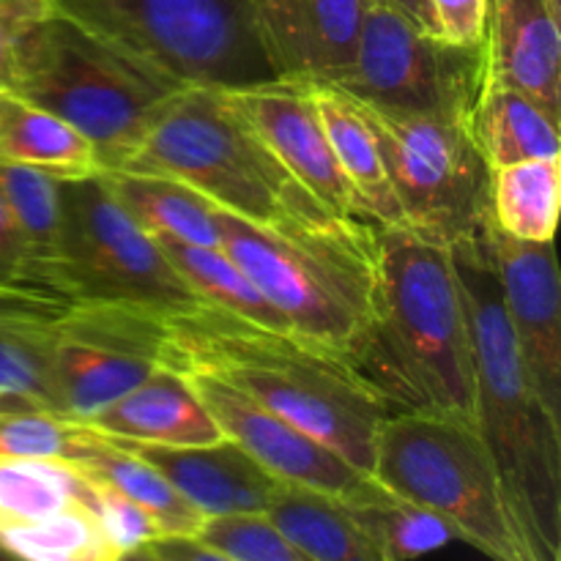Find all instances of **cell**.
Listing matches in <instances>:
<instances>
[{
    "instance_id": "1",
    "label": "cell",
    "mask_w": 561,
    "mask_h": 561,
    "mask_svg": "<svg viewBox=\"0 0 561 561\" xmlns=\"http://www.w3.org/2000/svg\"><path fill=\"white\" fill-rule=\"evenodd\" d=\"M162 365L214 373L373 477L378 427L394 409L343 356L201 305L168 318Z\"/></svg>"
},
{
    "instance_id": "2",
    "label": "cell",
    "mask_w": 561,
    "mask_h": 561,
    "mask_svg": "<svg viewBox=\"0 0 561 561\" xmlns=\"http://www.w3.org/2000/svg\"><path fill=\"white\" fill-rule=\"evenodd\" d=\"M394 411L474 420V345L447 247L376 228V310L354 362Z\"/></svg>"
},
{
    "instance_id": "3",
    "label": "cell",
    "mask_w": 561,
    "mask_h": 561,
    "mask_svg": "<svg viewBox=\"0 0 561 561\" xmlns=\"http://www.w3.org/2000/svg\"><path fill=\"white\" fill-rule=\"evenodd\" d=\"M471 345L474 425L502 480L529 561H561V422L526 378L502 305L491 239L449 247Z\"/></svg>"
},
{
    "instance_id": "4",
    "label": "cell",
    "mask_w": 561,
    "mask_h": 561,
    "mask_svg": "<svg viewBox=\"0 0 561 561\" xmlns=\"http://www.w3.org/2000/svg\"><path fill=\"white\" fill-rule=\"evenodd\" d=\"M118 170L179 181L219 211L261 228L316 230L351 222L329 214L290 175L219 88L181 85L168 93Z\"/></svg>"
},
{
    "instance_id": "5",
    "label": "cell",
    "mask_w": 561,
    "mask_h": 561,
    "mask_svg": "<svg viewBox=\"0 0 561 561\" xmlns=\"http://www.w3.org/2000/svg\"><path fill=\"white\" fill-rule=\"evenodd\" d=\"M222 250L290 332L354 365L376 310V222L272 230L217 208Z\"/></svg>"
},
{
    "instance_id": "6",
    "label": "cell",
    "mask_w": 561,
    "mask_h": 561,
    "mask_svg": "<svg viewBox=\"0 0 561 561\" xmlns=\"http://www.w3.org/2000/svg\"><path fill=\"white\" fill-rule=\"evenodd\" d=\"M373 480L427 510L491 561H529L474 420L392 411L376 436Z\"/></svg>"
},
{
    "instance_id": "7",
    "label": "cell",
    "mask_w": 561,
    "mask_h": 561,
    "mask_svg": "<svg viewBox=\"0 0 561 561\" xmlns=\"http://www.w3.org/2000/svg\"><path fill=\"white\" fill-rule=\"evenodd\" d=\"M175 88L181 85L126 58L58 11L22 44L11 93L80 131L96 151L99 168L118 170Z\"/></svg>"
},
{
    "instance_id": "8",
    "label": "cell",
    "mask_w": 561,
    "mask_h": 561,
    "mask_svg": "<svg viewBox=\"0 0 561 561\" xmlns=\"http://www.w3.org/2000/svg\"><path fill=\"white\" fill-rule=\"evenodd\" d=\"M69 20L175 85L274 80L250 0H53Z\"/></svg>"
},
{
    "instance_id": "9",
    "label": "cell",
    "mask_w": 561,
    "mask_h": 561,
    "mask_svg": "<svg viewBox=\"0 0 561 561\" xmlns=\"http://www.w3.org/2000/svg\"><path fill=\"white\" fill-rule=\"evenodd\" d=\"M356 104L376 135L403 228L447 250L491 239V164L471 126Z\"/></svg>"
},
{
    "instance_id": "10",
    "label": "cell",
    "mask_w": 561,
    "mask_h": 561,
    "mask_svg": "<svg viewBox=\"0 0 561 561\" xmlns=\"http://www.w3.org/2000/svg\"><path fill=\"white\" fill-rule=\"evenodd\" d=\"M60 206L58 294L64 299L129 305L168 318L203 305L159 241L115 201L102 173L60 181Z\"/></svg>"
},
{
    "instance_id": "11",
    "label": "cell",
    "mask_w": 561,
    "mask_h": 561,
    "mask_svg": "<svg viewBox=\"0 0 561 561\" xmlns=\"http://www.w3.org/2000/svg\"><path fill=\"white\" fill-rule=\"evenodd\" d=\"M485 80V42L453 44L416 27L400 11L367 0L354 64L329 85L383 113L471 126Z\"/></svg>"
},
{
    "instance_id": "12",
    "label": "cell",
    "mask_w": 561,
    "mask_h": 561,
    "mask_svg": "<svg viewBox=\"0 0 561 561\" xmlns=\"http://www.w3.org/2000/svg\"><path fill=\"white\" fill-rule=\"evenodd\" d=\"M168 316L129 305L75 301L49 329L44 405L88 425L162 365Z\"/></svg>"
},
{
    "instance_id": "13",
    "label": "cell",
    "mask_w": 561,
    "mask_h": 561,
    "mask_svg": "<svg viewBox=\"0 0 561 561\" xmlns=\"http://www.w3.org/2000/svg\"><path fill=\"white\" fill-rule=\"evenodd\" d=\"M175 370L184 373L222 436L239 444L285 485L337 499L340 504L362 502L378 491L373 477L362 474L327 444L257 405L214 373L201 367H175Z\"/></svg>"
},
{
    "instance_id": "14",
    "label": "cell",
    "mask_w": 561,
    "mask_h": 561,
    "mask_svg": "<svg viewBox=\"0 0 561 561\" xmlns=\"http://www.w3.org/2000/svg\"><path fill=\"white\" fill-rule=\"evenodd\" d=\"M219 91L329 214L351 222H370L329 146L312 80L277 77L257 85Z\"/></svg>"
},
{
    "instance_id": "15",
    "label": "cell",
    "mask_w": 561,
    "mask_h": 561,
    "mask_svg": "<svg viewBox=\"0 0 561 561\" xmlns=\"http://www.w3.org/2000/svg\"><path fill=\"white\" fill-rule=\"evenodd\" d=\"M491 255L526 378L561 422V279L553 241H518L493 228Z\"/></svg>"
},
{
    "instance_id": "16",
    "label": "cell",
    "mask_w": 561,
    "mask_h": 561,
    "mask_svg": "<svg viewBox=\"0 0 561 561\" xmlns=\"http://www.w3.org/2000/svg\"><path fill=\"white\" fill-rule=\"evenodd\" d=\"M274 80L337 82L354 64L367 0H250Z\"/></svg>"
},
{
    "instance_id": "17",
    "label": "cell",
    "mask_w": 561,
    "mask_h": 561,
    "mask_svg": "<svg viewBox=\"0 0 561 561\" xmlns=\"http://www.w3.org/2000/svg\"><path fill=\"white\" fill-rule=\"evenodd\" d=\"M113 442L162 471L170 485L186 502L195 504L206 518L266 515V510L285 488V482L268 474L252 455H247L230 438L203 444V447H153V444H137L126 438H113Z\"/></svg>"
},
{
    "instance_id": "18",
    "label": "cell",
    "mask_w": 561,
    "mask_h": 561,
    "mask_svg": "<svg viewBox=\"0 0 561 561\" xmlns=\"http://www.w3.org/2000/svg\"><path fill=\"white\" fill-rule=\"evenodd\" d=\"M561 0H488V71L561 121Z\"/></svg>"
},
{
    "instance_id": "19",
    "label": "cell",
    "mask_w": 561,
    "mask_h": 561,
    "mask_svg": "<svg viewBox=\"0 0 561 561\" xmlns=\"http://www.w3.org/2000/svg\"><path fill=\"white\" fill-rule=\"evenodd\" d=\"M85 427L153 447H203L225 438L184 373L170 365H159Z\"/></svg>"
},
{
    "instance_id": "20",
    "label": "cell",
    "mask_w": 561,
    "mask_h": 561,
    "mask_svg": "<svg viewBox=\"0 0 561 561\" xmlns=\"http://www.w3.org/2000/svg\"><path fill=\"white\" fill-rule=\"evenodd\" d=\"M312 91H316V102L334 159L359 195L370 222L383 225V228H403V217H400L398 201L389 186L376 135H373L356 99L321 80H312Z\"/></svg>"
},
{
    "instance_id": "21",
    "label": "cell",
    "mask_w": 561,
    "mask_h": 561,
    "mask_svg": "<svg viewBox=\"0 0 561 561\" xmlns=\"http://www.w3.org/2000/svg\"><path fill=\"white\" fill-rule=\"evenodd\" d=\"M115 201L131 214L153 239L195 247H222L217 206L190 186L157 173L137 170H99Z\"/></svg>"
},
{
    "instance_id": "22",
    "label": "cell",
    "mask_w": 561,
    "mask_h": 561,
    "mask_svg": "<svg viewBox=\"0 0 561 561\" xmlns=\"http://www.w3.org/2000/svg\"><path fill=\"white\" fill-rule=\"evenodd\" d=\"M0 162L31 168L58 181L99 173L91 142L58 115L14 93H0Z\"/></svg>"
},
{
    "instance_id": "23",
    "label": "cell",
    "mask_w": 561,
    "mask_h": 561,
    "mask_svg": "<svg viewBox=\"0 0 561 561\" xmlns=\"http://www.w3.org/2000/svg\"><path fill=\"white\" fill-rule=\"evenodd\" d=\"M77 469L96 480L107 482L115 491L124 493L135 504H140L148 515L159 524L164 537H195L206 524V515L186 502L162 471L153 469L148 460L131 449L121 447L113 438L88 427V438L77 458L71 460Z\"/></svg>"
},
{
    "instance_id": "24",
    "label": "cell",
    "mask_w": 561,
    "mask_h": 561,
    "mask_svg": "<svg viewBox=\"0 0 561 561\" xmlns=\"http://www.w3.org/2000/svg\"><path fill=\"white\" fill-rule=\"evenodd\" d=\"M471 135L491 170L526 159H559L561 153L559 121L491 71L471 115Z\"/></svg>"
},
{
    "instance_id": "25",
    "label": "cell",
    "mask_w": 561,
    "mask_h": 561,
    "mask_svg": "<svg viewBox=\"0 0 561 561\" xmlns=\"http://www.w3.org/2000/svg\"><path fill=\"white\" fill-rule=\"evenodd\" d=\"M69 305L47 290H0V394H25L44 405L49 329Z\"/></svg>"
},
{
    "instance_id": "26",
    "label": "cell",
    "mask_w": 561,
    "mask_h": 561,
    "mask_svg": "<svg viewBox=\"0 0 561 561\" xmlns=\"http://www.w3.org/2000/svg\"><path fill=\"white\" fill-rule=\"evenodd\" d=\"M0 201H3L11 222L20 230L27 261H31L33 283L47 294L60 296L58 261L60 230H64L60 181L47 173H38V170L0 162Z\"/></svg>"
},
{
    "instance_id": "27",
    "label": "cell",
    "mask_w": 561,
    "mask_h": 561,
    "mask_svg": "<svg viewBox=\"0 0 561 561\" xmlns=\"http://www.w3.org/2000/svg\"><path fill=\"white\" fill-rule=\"evenodd\" d=\"M266 518L316 561H389L337 499L285 485Z\"/></svg>"
},
{
    "instance_id": "28",
    "label": "cell",
    "mask_w": 561,
    "mask_h": 561,
    "mask_svg": "<svg viewBox=\"0 0 561 561\" xmlns=\"http://www.w3.org/2000/svg\"><path fill=\"white\" fill-rule=\"evenodd\" d=\"M157 241L164 257L173 263L175 272L203 305L241 318L247 323H255V327L272 329V332L294 334L277 307L255 288V283L241 272L239 263L222 247H195L170 239Z\"/></svg>"
},
{
    "instance_id": "29",
    "label": "cell",
    "mask_w": 561,
    "mask_h": 561,
    "mask_svg": "<svg viewBox=\"0 0 561 561\" xmlns=\"http://www.w3.org/2000/svg\"><path fill=\"white\" fill-rule=\"evenodd\" d=\"M82 502H93L91 480L69 460H0V535L47 520Z\"/></svg>"
},
{
    "instance_id": "30",
    "label": "cell",
    "mask_w": 561,
    "mask_h": 561,
    "mask_svg": "<svg viewBox=\"0 0 561 561\" xmlns=\"http://www.w3.org/2000/svg\"><path fill=\"white\" fill-rule=\"evenodd\" d=\"M559 159H526L491 170L493 228L518 241H553L559 222Z\"/></svg>"
},
{
    "instance_id": "31",
    "label": "cell",
    "mask_w": 561,
    "mask_h": 561,
    "mask_svg": "<svg viewBox=\"0 0 561 561\" xmlns=\"http://www.w3.org/2000/svg\"><path fill=\"white\" fill-rule=\"evenodd\" d=\"M343 507L389 561H414L455 540L442 518L394 496L383 485H378V491L362 502L343 504Z\"/></svg>"
},
{
    "instance_id": "32",
    "label": "cell",
    "mask_w": 561,
    "mask_h": 561,
    "mask_svg": "<svg viewBox=\"0 0 561 561\" xmlns=\"http://www.w3.org/2000/svg\"><path fill=\"white\" fill-rule=\"evenodd\" d=\"M0 542L22 561H118L121 557L93 502L75 504L33 526L3 531Z\"/></svg>"
},
{
    "instance_id": "33",
    "label": "cell",
    "mask_w": 561,
    "mask_h": 561,
    "mask_svg": "<svg viewBox=\"0 0 561 561\" xmlns=\"http://www.w3.org/2000/svg\"><path fill=\"white\" fill-rule=\"evenodd\" d=\"M88 438L85 425H71L25 394H0V460H75Z\"/></svg>"
},
{
    "instance_id": "34",
    "label": "cell",
    "mask_w": 561,
    "mask_h": 561,
    "mask_svg": "<svg viewBox=\"0 0 561 561\" xmlns=\"http://www.w3.org/2000/svg\"><path fill=\"white\" fill-rule=\"evenodd\" d=\"M195 540L217 548L236 561H316L294 546L266 515L208 518Z\"/></svg>"
},
{
    "instance_id": "35",
    "label": "cell",
    "mask_w": 561,
    "mask_h": 561,
    "mask_svg": "<svg viewBox=\"0 0 561 561\" xmlns=\"http://www.w3.org/2000/svg\"><path fill=\"white\" fill-rule=\"evenodd\" d=\"M88 480H91L93 510H96V515L102 518L104 529L113 537L115 546L121 548V553L162 540L164 535L162 529H159V524L140 507V504H135L131 499H126L124 493L115 491L113 485L96 480V477L88 474Z\"/></svg>"
},
{
    "instance_id": "36",
    "label": "cell",
    "mask_w": 561,
    "mask_h": 561,
    "mask_svg": "<svg viewBox=\"0 0 561 561\" xmlns=\"http://www.w3.org/2000/svg\"><path fill=\"white\" fill-rule=\"evenodd\" d=\"M58 14L53 0H0V93L14 85L16 55L44 20Z\"/></svg>"
},
{
    "instance_id": "37",
    "label": "cell",
    "mask_w": 561,
    "mask_h": 561,
    "mask_svg": "<svg viewBox=\"0 0 561 561\" xmlns=\"http://www.w3.org/2000/svg\"><path fill=\"white\" fill-rule=\"evenodd\" d=\"M438 36L453 44H482L488 25V0H427Z\"/></svg>"
},
{
    "instance_id": "38",
    "label": "cell",
    "mask_w": 561,
    "mask_h": 561,
    "mask_svg": "<svg viewBox=\"0 0 561 561\" xmlns=\"http://www.w3.org/2000/svg\"><path fill=\"white\" fill-rule=\"evenodd\" d=\"M9 288H38L33 283L31 261H27L25 244L20 239V230L11 222L3 201H0V290Z\"/></svg>"
},
{
    "instance_id": "39",
    "label": "cell",
    "mask_w": 561,
    "mask_h": 561,
    "mask_svg": "<svg viewBox=\"0 0 561 561\" xmlns=\"http://www.w3.org/2000/svg\"><path fill=\"white\" fill-rule=\"evenodd\" d=\"M148 548L168 561H236L225 557L217 548L195 540V537H162V540L151 542Z\"/></svg>"
},
{
    "instance_id": "40",
    "label": "cell",
    "mask_w": 561,
    "mask_h": 561,
    "mask_svg": "<svg viewBox=\"0 0 561 561\" xmlns=\"http://www.w3.org/2000/svg\"><path fill=\"white\" fill-rule=\"evenodd\" d=\"M370 3H381L387 5V9L400 11L405 20H411L416 27H422V31L438 33L436 20H433V11L427 0H370Z\"/></svg>"
},
{
    "instance_id": "41",
    "label": "cell",
    "mask_w": 561,
    "mask_h": 561,
    "mask_svg": "<svg viewBox=\"0 0 561 561\" xmlns=\"http://www.w3.org/2000/svg\"><path fill=\"white\" fill-rule=\"evenodd\" d=\"M118 561H168V559H162L159 553H153L148 546H140V548H131V551L121 553Z\"/></svg>"
},
{
    "instance_id": "42",
    "label": "cell",
    "mask_w": 561,
    "mask_h": 561,
    "mask_svg": "<svg viewBox=\"0 0 561 561\" xmlns=\"http://www.w3.org/2000/svg\"><path fill=\"white\" fill-rule=\"evenodd\" d=\"M0 561H22V559L16 557V553H11L9 548H5L3 542H0Z\"/></svg>"
}]
</instances>
